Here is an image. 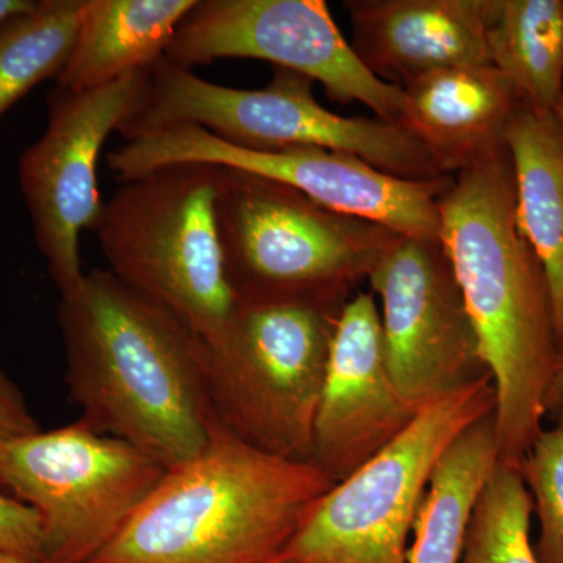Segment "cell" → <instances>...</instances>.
Here are the masks:
<instances>
[{"mask_svg":"<svg viewBox=\"0 0 563 563\" xmlns=\"http://www.w3.org/2000/svg\"><path fill=\"white\" fill-rule=\"evenodd\" d=\"M439 209V240L496 387L499 463L520 468L543 431L562 346L547 273L518 224L507 141L455 174Z\"/></svg>","mask_w":563,"mask_h":563,"instance_id":"cell-1","label":"cell"},{"mask_svg":"<svg viewBox=\"0 0 563 563\" xmlns=\"http://www.w3.org/2000/svg\"><path fill=\"white\" fill-rule=\"evenodd\" d=\"M60 296L66 383L81 421L166 470L195 457L214 422L206 343L103 269Z\"/></svg>","mask_w":563,"mask_h":563,"instance_id":"cell-2","label":"cell"},{"mask_svg":"<svg viewBox=\"0 0 563 563\" xmlns=\"http://www.w3.org/2000/svg\"><path fill=\"white\" fill-rule=\"evenodd\" d=\"M312 463L251 446L214 420L90 563H266L333 487Z\"/></svg>","mask_w":563,"mask_h":563,"instance_id":"cell-3","label":"cell"},{"mask_svg":"<svg viewBox=\"0 0 563 563\" xmlns=\"http://www.w3.org/2000/svg\"><path fill=\"white\" fill-rule=\"evenodd\" d=\"M180 124L198 125L242 150L322 147L401 179L450 177L401 125L333 113L314 98L313 81L295 70L276 68L268 87L240 90L211 84L163 57L147 70L139 101L118 132L131 141Z\"/></svg>","mask_w":563,"mask_h":563,"instance_id":"cell-4","label":"cell"},{"mask_svg":"<svg viewBox=\"0 0 563 563\" xmlns=\"http://www.w3.org/2000/svg\"><path fill=\"white\" fill-rule=\"evenodd\" d=\"M347 301L240 299L221 335L206 344L214 420L263 453L312 463L329 352Z\"/></svg>","mask_w":563,"mask_h":563,"instance_id":"cell-5","label":"cell"},{"mask_svg":"<svg viewBox=\"0 0 563 563\" xmlns=\"http://www.w3.org/2000/svg\"><path fill=\"white\" fill-rule=\"evenodd\" d=\"M220 166L179 163L122 181L95 232L110 273L213 343L235 312L218 233Z\"/></svg>","mask_w":563,"mask_h":563,"instance_id":"cell-6","label":"cell"},{"mask_svg":"<svg viewBox=\"0 0 563 563\" xmlns=\"http://www.w3.org/2000/svg\"><path fill=\"white\" fill-rule=\"evenodd\" d=\"M217 222L239 301L351 299L402 236L328 209L280 181L232 168H221Z\"/></svg>","mask_w":563,"mask_h":563,"instance_id":"cell-7","label":"cell"},{"mask_svg":"<svg viewBox=\"0 0 563 563\" xmlns=\"http://www.w3.org/2000/svg\"><path fill=\"white\" fill-rule=\"evenodd\" d=\"M495 412L492 374L422 406L380 453L314 503L279 561L407 563L433 470L465 429Z\"/></svg>","mask_w":563,"mask_h":563,"instance_id":"cell-8","label":"cell"},{"mask_svg":"<svg viewBox=\"0 0 563 563\" xmlns=\"http://www.w3.org/2000/svg\"><path fill=\"white\" fill-rule=\"evenodd\" d=\"M165 466L85 421L0 450V487L43 526V563H90L161 483Z\"/></svg>","mask_w":563,"mask_h":563,"instance_id":"cell-9","label":"cell"},{"mask_svg":"<svg viewBox=\"0 0 563 563\" xmlns=\"http://www.w3.org/2000/svg\"><path fill=\"white\" fill-rule=\"evenodd\" d=\"M203 163L280 181L328 209L377 222L415 239H439V201L454 176L418 181L322 147L258 152L232 146L198 125L180 124L128 141L107 157L120 181L162 166Z\"/></svg>","mask_w":563,"mask_h":563,"instance_id":"cell-10","label":"cell"},{"mask_svg":"<svg viewBox=\"0 0 563 563\" xmlns=\"http://www.w3.org/2000/svg\"><path fill=\"white\" fill-rule=\"evenodd\" d=\"M181 68L220 58H255L318 81L332 101L362 102L401 122V87L374 76L336 27L324 0H199L165 54Z\"/></svg>","mask_w":563,"mask_h":563,"instance_id":"cell-11","label":"cell"},{"mask_svg":"<svg viewBox=\"0 0 563 563\" xmlns=\"http://www.w3.org/2000/svg\"><path fill=\"white\" fill-rule=\"evenodd\" d=\"M147 70L87 91L54 88L46 132L21 155L20 184L33 235L60 295L84 279L80 232L95 231L103 207L99 155L107 136L132 113Z\"/></svg>","mask_w":563,"mask_h":563,"instance_id":"cell-12","label":"cell"},{"mask_svg":"<svg viewBox=\"0 0 563 563\" xmlns=\"http://www.w3.org/2000/svg\"><path fill=\"white\" fill-rule=\"evenodd\" d=\"M368 282L380 299L388 372L412 406L421 409L490 374L439 239L399 236Z\"/></svg>","mask_w":563,"mask_h":563,"instance_id":"cell-13","label":"cell"},{"mask_svg":"<svg viewBox=\"0 0 563 563\" xmlns=\"http://www.w3.org/2000/svg\"><path fill=\"white\" fill-rule=\"evenodd\" d=\"M418 412L388 372L383 321L373 295L352 296L329 352L314 418L313 465L333 484L342 483L393 442Z\"/></svg>","mask_w":563,"mask_h":563,"instance_id":"cell-14","label":"cell"},{"mask_svg":"<svg viewBox=\"0 0 563 563\" xmlns=\"http://www.w3.org/2000/svg\"><path fill=\"white\" fill-rule=\"evenodd\" d=\"M344 10L355 55L396 87L454 66L492 65L488 0H347Z\"/></svg>","mask_w":563,"mask_h":563,"instance_id":"cell-15","label":"cell"},{"mask_svg":"<svg viewBox=\"0 0 563 563\" xmlns=\"http://www.w3.org/2000/svg\"><path fill=\"white\" fill-rule=\"evenodd\" d=\"M399 125L420 141L440 172L455 176L506 143L521 99L492 65L454 66L402 87Z\"/></svg>","mask_w":563,"mask_h":563,"instance_id":"cell-16","label":"cell"},{"mask_svg":"<svg viewBox=\"0 0 563 563\" xmlns=\"http://www.w3.org/2000/svg\"><path fill=\"white\" fill-rule=\"evenodd\" d=\"M198 0H87L76 43L57 87L87 91L165 57L174 33Z\"/></svg>","mask_w":563,"mask_h":563,"instance_id":"cell-17","label":"cell"},{"mask_svg":"<svg viewBox=\"0 0 563 563\" xmlns=\"http://www.w3.org/2000/svg\"><path fill=\"white\" fill-rule=\"evenodd\" d=\"M521 232L542 262L563 350V122L555 110L521 102L506 129Z\"/></svg>","mask_w":563,"mask_h":563,"instance_id":"cell-18","label":"cell"},{"mask_svg":"<svg viewBox=\"0 0 563 563\" xmlns=\"http://www.w3.org/2000/svg\"><path fill=\"white\" fill-rule=\"evenodd\" d=\"M498 463L493 413L465 429L433 470L407 563H461L474 506Z\"/></svg>","mask_w":563,"mask_h":563,"instance_id":"cell-19","label":"cell"},{"mask_svg":"<svg viewBox=\"0 0 563 563\" xmlns=\"http://www.w3.org/2000/svg\"><path fill=\"white\" fill-rule=\"evenodd\" d=\"M492 66L521 102L558 110L563 102V0H488Z\"/></svg>","mask_w":563,"mask_h":563,"instance_id":"cell-20","label":"cell"},{"mask_svg":"<svg viewBox=\"0 0 563 563\" xmlns=\"http://www.w3.org/2000/svg\"><path fill=\"white\" fill-rule=\"evenodd\" d=\"M87 0H41L0 24V118L68 62Z\"/></svg>","mask_w":563,"mask_h":563,"instance_id":"cell-21","label":"cell"},{"mask_svg":"<svg viewBox=\"0 0 563 563\" xmlns=\"http://www.w3.org/2000/svg\"><path fill=\"white\" fill-rule=\"evenodd\" d=\"M531 493L520 468L498 463L474 506L461 563H539Z\"/></svg>","mask_w":563,"mask_h":563,"instance_id":"cell-22","label":"cell"},{"mask_svg":"<svg viewBox=\"0 0 563 563\" xmlns=\"http://www.w3.org/2000/svg\"><path fill=\"white\" fill-rule=\"evenodd\" d=\"M531 493L539 537L532 543L539 563H563V428L542 431L520 466Z\"/></svg>","mask_w":563,"mask_h":563,"instance_id":"cell-23","label":"cell"},{"mask_svg":"<svg viewBox=\"0 0 563 563\" xmlns=\"http://www.w3.org/2000/svg\"><path fill=\"white\" fill-rule=\"evenodd\" d=\"M0 551L38 562L43 551L40 515L7 493H0Z\"/></svg>","mask_w":563,"mask_h":563,"instance_id":"cell-24","label":"cell"},{"mask_svg":"<svg viewBox=\"0 0 563 563\" xmlns=\"http://www.w3.org/2000/svg\"><path fill=\"white\" fill-rule=\"evenodd\" d=\"M38 431V422L33 418L24 396L0 372V450L20 437Z\"/></svg>","mask_w":563,"mask_h":563,"instance_id":"cell-25","label":"cell"},{"mask_svg":"<svg viewBox=\"0 0 563 563\" xmlns=\"http://www.w3.org/2000/svg\"><path fill=\"white\" fill-rule=\"evenodd\" d=\"M559 117L563 122V102L558 107ZM544 418H550L554 426L563 428V350L561 352V361H559L558 373L548 393L547 406H544Z\"/></svg>","mask_w":563,"mask_h":563,"instance_id":"cell-26","label":"cell"},{"mask_svg":"<svg viewBox=\"0 0 563 563\" xmlns=\"http://www.w3.org/2000/svg\"><path fill=\"white\" fill-rule=\"evenodd\" d=\"M36 5L38 2L35 0H0V24L21 14L31 13Z\"/></svg>","mask_w":563,"mask_h":563,"instance_id":"cell-27","label":"cell"},{"mask_svg":"<svg viewBox=\"0 0 563 563\" xmlns=\"http://www.w3.org/2000/svg\"><path fill=\"white\" fill-rule=\"evenodd\" d=\"M0 563H43V562L32 561V559L21 558V555L2 553V551H0Z\"/></svg>","mask_w":563,"mask_h":563,"instance_id":"cell-28","label":"cell"},{"mask_svg":"<svg viewBox=\"0 0 563 563\" xmlns=\"http://www.w3.org/2000/svg\"><path fill=\"white\" fill-rule=\"evenodd\" d=\"M266 563H287V562H284V561H279V559H276V561H272V562H266Z\"/></svg>","mask_w":563,"mask_h":563,"instance_id":"cell-29","label":"cell"}]
</instances>
